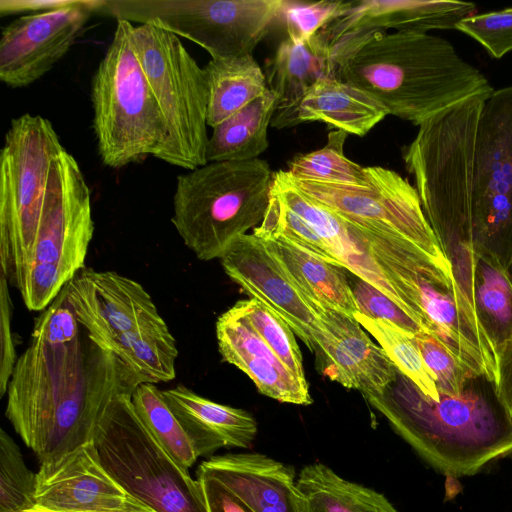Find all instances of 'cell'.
<instances>
[{
  "label": "cell",
  "instance_id": "1",
  "mask_svg": "<svg viewBox=\"0 0 512 512\" xmlns=\"http://www.w3.org/2000/svg\"><path fill=\"white\" fill-rule=\"evenodd\" d=\"M148 380L83 328L72 342L31 339L7 388L5 416L40 462L93 441L113 399Z\"/></svg>",
  "mask_w": 512,
  "mask_h": 512
},
{
  "label": "cell",
  "instance_id": "2",
  "mask_svg": "<svg viewBox=\"0 0 512 512\" xmlns=\"http://www.w3.org/2000/svg\"><path fill=\"white\" fill-rule=\"evenodd\" d=\"M336 77L370 95L388 112L420 126L494 88L445 38L385 30L359 32L334 45Z\"/></svg>",
  "mask_w": 512,
  "mask_h": 512
},
{
  "label": "cell",
  "instance_id": "3",
  "mask_svg": "<svg viewBox=\"0 0 512 512\" xmlns=\"http://www.w3.org/2000/svg\"><path fill=\"white\" fill-rule=\"evenodd\" d=\"M436 472L472 476L512 454V424L485 376L458 395L423 394L402 373L380 395L366 398Z\"/></svg>",
  "mask_w": 512,
  "mask_h": 512
},
{
  "label": "cell",
  "instance_id": "4",
  "mask_svg": "<svg viewBox=\"0 0 512 512\" xmlns=\"http://www.w3.org/2000/svg\"><path fill=\"white\" fill-rule=\"evenodd\" d=\"M489 97H471L441 112L420 125L412 142L402 148L426 219L443 246L474 238V152L479 118Z\"/></svg>",
  "mask_w": 512,
  "mask_h": 512
},
{
  "label": "cell",
  "instance_id": "5",
  "mask_svg": "<svg viewBox=\"0 0 512 512\" xmlns=\"http://www.w3.org/2000/svg\"><path fill=\"white\" fill-rule=\"evenodd\" d=\"M274 172L262 159L219 161L176 179L171 222L199 260L219 259L259 226L268 208Z\"/></svg>",
  "mask_w": 512,
  "mask_h": 512
},
{
  "label": "cell",
  "instance_id": "6",
  "mask_svg": "<svg viewBox=\"0 0 512 512\" xmlns=\"http://www.w3.org/2000/svg\"><path fill=\"white\" fill-rule=\"evenodd\" d=\"M134 25L116 19L112 40L91 81L93 130L104 165L123 168L155 158L165 124L133 44Z\"/></svg>",
  "mask_w": 512,
  "mask_h": 512
},
{
  "label": "cell",
  "instance_id": "7",
  "mask_svg": "<svg viewBox=\"0 0 512 512\" xmlns=\"http://www.w3.org/2000/svg\"><path fill=\"white\" fill-rule=\"evenodd\" d=\"M94 233L91 193L72 154L54 161L36 233L16 289L30 311H43L83 269Z\"/></svg>",
  "mask_w": 512,
  "mask_h": 512
},
{
  "label": "cell",
  "instance_id": "8",
  "mask_svg": "<svg viewBox=\"0 0 512 512\" xmlns=\"http://www.w3.org/2000/svg\"><path fill=\"white\" fill-rule=\"evenodd\" d=\"M132 36L166 129L156 158L186 170L207 164L208 85L204 69L180 37L154 23L134 26Z\"/></svg>",
  "mask_w": 512,
  "mask_h": 512
},
{
  "label": "cell",
  "instance_id": "9",
  "mask_svg": "<svg viewBox=\"0 0 512 512\" xmlns=\"http://www.w3.org/2000/svg\"><path fill=\"white\" fill-rule=\"evenodd\" d=\"M41 115L12 119L0 154V267L16 288L27 263L50 171L64 150Z\"/></svg>",
  "mask_w": 512,
  "mask_h": 512
},
{
  "label": "cell",
  "instance_id": "10",
  "mask_svg": "<svg viewBox=\"0 0 512 512\" xmlns=\"http://www.w3.org/2000/svg\"><path fill=\"white\" fill-rule=\"evenodd\" d=\"M132 396L113 399L93 438L108 473L156 512H208L198 479L180 468L140 420Z\"/></svg>",
  "mask_w": 512,
  "mask_h": 512
},
{
  "label": "cell",
  "instance_id": "11",
  "mask_svg": "<svg viewBox=\"0 0 512 512\" xmlns=\"http://www.w3.org/2000/svg\"><path fill=\"white\" fill-rule=\"evenodd\" d=\"M285 0H104L98 13L154 23L204 50L211 59L253 55L281 21Z\"/></svg>",
  "mask_w": 512,
  "mask_h": 512
},
{
  "label": "cell",
  "instance_id": "12",
  "mask_svg": "<svg viewBox=\"0 0 512 512\" xmlns=\"http://www.w3.org/2000/svg\"><path fill=\"white\" fill-rule=\"evenodd\" d=\"M472 222L477 253L506 270L512 259V86L494 90L479 118Z\"/></svg>",
  "mask_w": 512,
  "mask_h": 512
},
{
  "label": "cell",
  "instance_id": "13",
  "mask_svg": "<svg viewBox=\"0 0 512 512\" xmlns=\"http://www.w3.org/2000/svg\"><path fill=\"white\" fill-rule=\"evenodd\" d=\"M365 171L368 186L302 180L289 175L305 195L343 219L370 232L409 241L449 267L416 188L394 170L367 166Z\"/></svg>",
  "mask_w": 512,
  "mask_h": 512
},
{
  "label": "cell",
  "instance_id": "14",
  "mask_svg": "<svg viewBox=\"0 0 512 512\" xmlns=\"http://www.w3.org/2000/svg\"><path fill=\"white\" fill-rule=\"evenodd\" d=\"M102 0H67L54 9L20 16L2 28L0 81L27 87L47 74L71 49Z\"/></svg>",
  "mask_w": 512,
  "mask_h": 512
},
{
  "label": "cell",
  "instance_id": "15",
  "mask_svg": "<svg viewBox=\"0 0 512 512\" xmlns=\"http://www.w3.org/2000/svg\"><path fill=\"white\" fill-rule=\"evenodd\" d=\"M35 499V506L54 512H156L108 473L94 441L40 462Z\"/></svg>",
  "mask_w": 512,
  "mask_h": 512
},
{
  "label": "cell",
  "instance_id": "16",
  "mask_svg": "<svg viewBox=\"0 0 512 512\" xmlns=\"http://www.w3.org/2000/svg\"><path fill=\"white\" fill-rule=\"evenodd\" d=\"M62 292L80 325L107 350L118 336L161 318L145 288L115 271L84 267Z\"/></svg>",
  "mask_w": 512,
  "mask_h": 512
},
{
  "label": "cell",
  "instance_id": "17",
  "mask_svg": "<svg viewBox=\"0 0 512 512\" xmlns=\"http://www.w3.org/2000/svg\"><path fill=\"white\" fill-rule=\"evenodd\" d=\"M318 319L314 333L320 373L365 398L382 394L399 370L354 317L330 308L312 307Z\"/></svg>",
  "mask_w": 512,
  "mask_h": 512
},
{
  "label": "cell",
  "instance_id": "18",
  "mask_svg": "<svg viewBox=\"0 0 512 512\" xmlns=\"http://www.w3.org/2000/svg\"><path fill=\"white\" fill-rule=\"evenodd\" d=\"M219 260L231 280L280 316L315 352L313 336L318 319L261 238L253 233L240 236Z\"/></svg>",
  "mask_w": 512,
  "mask_h": 512
},
{
  "label": "cell",
  "instance_id": "19",
  "mask_svg": "<svg viewBox=\"0 0 512 512\" xmlns=\"http://www.w3.org/2000/svg\"><path fill=\"white\" fill-rule=\"evenodd\" d=\"M216 337L223 360L243 371L261 394L282 403H312L307 381L298 378L281 362L233 306L218 318Z\"/></svg>",
  "mask_w": 512,
  "mask_h": 512
},
{
  "label": "cell",
  "instance_id": "20",
  "mask_svg": "<svg viewBox=\"0 0 512 512\" xmlns=\"http://www.w3.org/2000/svg\"><path fill=\"white\" fill-rule=\"evenodd\" d=\"M474 11V3L458 0H353L345 14L321 31L333 45L346 36L372 30L427 33L456 29Z\"/></svg>",
  "mask_w": 512,
  "mask_h": 512
},
{
  "label": "cell",
  "instance_id": "21",
  "mask_svg": "<svg viewBox=\"0 0 512 512\" xmlns=\"http://www.w3.org/2000/svg\"><path fill=\"white\" fill-rule=\"evenodd\" d=\"M271 190L320 234L334 252L341 267L376 287L411 315L383 270L370 255L358 226L305 195L293 183L287 170L274 172Z\"/></svg>",
  "mask_w": 512,
  "mask_h": 512
},
{
  "label": "cell",
  "instance_id": "22",
  "mask_svg": "<svg viewBox=\"0 0 512 512\" xmlns=\"http://www.w3.org/2000/svg\"><path fill=\"white\" fill-rule=\"evenodd\" d=\"M198 470L218 479L254 512H300L294 469L264 454L215 455Z\"/></svg>",
  "mask_w": 512,
  "mask_h": 512
},
{
  "label": "cell",
  "instance_id": "23",
  "mask_svg": "<svg viewBox=\"0 0 512 512\" xmlns=\"http://www.w3.org/2000/svg\"><path fill=\"white\" fill-rule=\"evenodd\" d=\"M265 76L268 89L277 96L271 126L294 127L298 106L307 91L323 78L336 77L334 45L321 30L302 44L286 38L267 61Z\"/></svg>",
  "mask_w": 512,
  "mask_h": 512
},
{
  "label": "cell",
  "instance_id": "24",
  "mask_svg": "<svg viewBox=\"0 0 512 512\" xmlns=\"http://www.w3.org/2000/svg\"><path fill=\"white\" fill-rule=\"evenodd\" d=\"M162 394L198 457L223 447L249 448L253 443L257 422L247 411L211 401L181 384Z\"/></svg>",
  "mask_w": 512,
  "mask_h": 512
},
{
  "label": "cell",
  "instance_id": "25",
  "mask_svg": "<svg viewBox=\"0 0 512 512\" xmlns=\"http://www.w3.org/2000/svg\"><path fill=\"white\" fill-rule=\"evenodd\" d=\"M259 238L310 308H330L350 317L358 313L346 269L310 254L283 237Z\"/></svg>",
  "mask_w": 512,
  "mask_h": 512
},
{
  "label": "cell",
  "instance_id": "26",
  "mask_svg": "<svg viewBox=\"0 0 512 512\" xmlns=\"http://www.w3.org/2000/svg\"><path fill=\"white\" fill-rule=\"evenodd\" d=\"M387 115L385 107L364 91L337 77H328L307 91L298 106L294 126L322 122L363 137Z\"/></svg>",
  "mask_w": 512,
  "mask_h": 512
},
{
  "label": "cell",
  "instance_id": "27",
  "mask_svg": "<svg viewBox=\"0 0 512 512\" xmlns=\"http://www.w3.org/2000/svg\"><path fill=\"white\" fill-rule=\"evenodd\" d=\"M296 489L300 512H398L383 494L342 478L322 463L304 466Z\"/></svg>",
  "mask_w": 512,
  "mask_h": 512
},
{
  "label": "cell",
  "instance_id": "28",
  "mask_svg": "<svg viewBox=\"0 0 512 512\" xmlns=\"http://www.w3.org/2000/svg\"><path fill=\"white\" fill-rule=\"evenodd\" d=\"M277 107V96L267 90L214 128L209 136L206 160L257 159L269 146L268 127Z\"/></svg>",
  "mask_w": 512,
  "mask_h": 512
},
{
  "label": "cell",
  "instance_id": "29",
  "mask_svg": "<svg viewBox=\"0 0 512 512\" xmlns=\"http://www.w3.org/2000/svg\"><path fill=\"white\" fill-rule=\"evenodd\" d=\"M208 85V126L214 128L262 96L268 85L253 55L211 59L204 67Z\"/></svg>",
  "mask_w": 512,
  "mask_h": 512
},
{
  "label": "cell",
  "instance_id": "30",
  "mask_svg": "<svg viewBox=\"0 0 512 512\" xmlns=\"http://www.w3.org/2000/svg\"><path fill=\"white\" fill-rule=\"evenodd\" d=\"M108 350L143 375L149 383L175 378L176 340L161 317L115 338Z\"/></svg>",
  "mask_w": 512,
  "mask_h": 512
},
{
  "label": "cell",
  "instance_id": "31",
  "mask_svg": "<svg viewBox=\"0 0 512 512\" xmlns=\"http://www.w3.org/2000/svg\"><path fill=\"white\" fill-rule=\"evenodd\" d=\"M477 319L493 350L512 336V283L491 256L477 255L474 273Z\"/></svg>",
  "mask_w": 512,
  "mask_h": 512
},
{
  "label": "cell",
  "instance_id": "32",
  "mask_svg": "<svg viewBox=\"0 0 512 512\" xmlns=\"http://www.w3.org/2000/svg\"><path fill=\"white\" fill-rule=\"evenodd\" d=\"M132 403L140 420L158 444L185 471L198 456L190 438L167 405L156 384L142 383L134 391Z\"/></svg>",
  "mask_w": 512,
  "mask_h": 512
},
{
  "label": "cell",
  "instance_id": "33",
  "mask_svg": "<svg viewBox=\"0 0 512 512\" xmlns=\"http://www.w3.org/2000/svg\"><path fill=\"white\" fill-rule=\"evenodd\" d=\"M347 135L344 131L331 130L325 146L297 154L287 163V171L296 179L368 186L365 167L344 155Z\"/></svg>",
  "mask_w": 512,
  "mask_h": 512
},
{
  "label": "cell",
  "instance_id": "34",
  "mask_svg": "<svg viewBox=\"0 0 512 512\" xmlns=\"http://www.w3.org/2000/svg\"><path fill=\"white\" fill-rule=\"evenodd\" d=\"M354 318L377 340L400 373L426 396L433 399L439 397L435 381L425 366L413 336L389 323L370 319L359 312Z\"/></svg>",
  "mask_w": 512,
  "mask_h": 512
},
{
  "label": "cell",
  "instance_id": "35",
  "mask_svg": "<svg viewBox=\"0 0 512 512\" xmlns=\"http://www.w3.org/2000/svg\"><path fill=\"white\" fill-rule=\"evenodd\" d=\"M253 234L258 237H283L310 254L341 267L334 252L320 234L284 204L272 190L265 216L261 224L253 230Z\"/></svg>",
  "mask_w": 512,
  "mask_h": 512
},
{
  "label": "cell",
  "instance_id": "36",
  "mask_svg": "<svg viewBox=\"0 0 512 512\" xmlns=\"http://www.w3.org/2000/svg\"><path fill=\"white\" fill-rule=\"evenodd\" d=\"M36 473L13 438L0 431V512H26L36 505Z\"/></svg>",
  "mask_w": 512,
  "mask_h": 512
},
{
  "label": "cell",
  "instance_id": "37",
  "mask_svg": "<svg viewBox=\"0 0 512 512\" xmlns=\"http://www.w3.org/2000/svg\"><path fill=\"white\" fill-rule=\"evenodd\" d=\"M233 307L249 321L281 362L298 378L306 380L302 354L291 327L256 299L240 300Z\"/></svg>",
  "mask_w": 512,
  "mask_h": 512
},
{
  "label": "cell",
  "instance_id": "38",
  "mask_svg": "<svg viewBox=\"0 0 512 512\" xmlns=\"http://www.w3.org/2000/svg\"><path fill=\"white\" fill-rule=\"evenodd\" d=\"M425 366L433 377L438 393L458 395L478 377L461 360L431 334L423 331L414 336Z\"/></svg>",
  "mask_w": 512,
  "mask_h": 512
},
{
  "label": "cell",
  "instance_id": "39",
  "mask_svg": "<svg viewBox=\"0 0 512 512\" xmlns=\"http://www.w3.org/2000/svg\"><path fill=\"white\" fill-rule=\"evenodd\" d=\"M350 1L321 0L315 2L285 0L281 21L294 44H302L329 22L345 14Z\"/></svg>",
  "mask_w": 512,
  "mask_h": 512
},
{
  "label": "cell",
  "instance_id": "40",
  "mask_svg": "<svg viewBox=\"0 0 512 512\" xmlns=\"http://www.w3.org/2000/svg\"><path fill=\"white\" fill-rule=\"evenodd\" d=\"M347 277L359 313L370 319L389 323L413 337L424 331L422 326L389 296L348 270Z\"/></svg>",
  "mask_w": 512,
  "mask_h": 512
},
{
  "label": "cell",
  "instance_id": "41",
  "mask_svg": "<svg viewBox=\"0 0 512 512\" xmlns=\"http://www.w3.org/2000/svg\"><path fill=\"white\" fill-rule=\"evenodd\" d=\"M456 30L480 43L496 59L512 51V7L471 15Z\"/></svg>",
  "mask_w": 512,
  "mask_h": 512
},
{
  "label": "cell",
  "instance_id": "42",
  "mask_svg": "<svg viewBox=\"0 0 512 512\" xmlns=\"http://www.w3.org/2000/svg\"><path fill=\"white\" fill-rule=\"evenodd\" d=\"M82 329L61 291L36 319L31 339L52 345L66 344L75 340Z\"/></svg>",
  "mask_w": 512,
  "mask_h": 512
},
{
  "label": "cell",
  "instance_id": "43",
  "mask_svg": "<svg viewBox=\"0 0 512 512\" xmlns=\"http://www.w3.org/2000/svg\"><path fill=\"white\" fill-rule=\"evenodd\" d=\"M12 302L9 283L0 274V397L7 393L18 356L11 329Z\"/></svg>",
  "mask_w": 512,
  "mask_h": 512
},
{
  "label": "cell",
  "instance_id": "44",
  "mask_svg": "<svg viewBox=\"0 0 512 512\" xmlns=\"http://www.w3.org/2000/svg\"><path fill=\"white\" fill-rule=\"evenodd\" d=\"M208 512H254L215 477L197 470Z\"/></svg>",
  "mask_w": 512,
  "mask_h": 512
},
{
  "label": "cell",
  "instance_id": "45",
  "mask_svg": "<svg viewBox=\"0 0 512 512\" xmlns=\"http://www.w3.org/2000/svg\"><path fill=\"white\" fill-rule=\"evenodd\" d=\"M494 390L512 424V336L494 350Z\"/></svg>",
  "mask_w": 512,
  "mask_h": 512
},
{
  "label": "cell",
  "instance_id": "46",
  "mask_svg": "<svg viewBox=\"0 0 512 512\" xmlns=\"http://www.w3.org/2000/svg\"><path fill=\"white\" fill-rule=\"evenodd\" d=\"M66 2H67V0H64V1H51V0L50 1H45V0H41V1H37V0L5 1V0H2L0 2V13H1V15H5V14H15V13H20V12H25V11L41 12V11H46V10L57 8L59 6H62Z\"/></svg>",
  "mask_w": 512,
  "mask_h": 512
},
{
  "label": "cell",
  "instance_id": "47",
  "mask_svg": "<svg viewBox=\"0 0 512 512\" xmlns=\"http://www.w3.org/2000/svg\"><path fill=\"white\" fill-rule=\"evenodd\" d=\"M26 512H54V511H49V510L42 509L38 506H34L32 509H30Z\"/></svg>",
  "mask_w": 512,
  "mask_h": 512
},
{
  "label": "cell",
  "instance_id": "48",
  "mask_svg": "<svg viewBox=\"0 0 512 512\" xmlns=\"http://www.w3.org/2000/svg\"><path fill=\"white\" fill-rule=\"evenodd\" d=\"M506 273L512 283V259H511V262H510L508 268L506 269Z\"/></svg>",
  "mask_w": 512,
  "mask_h": 512
}]
</instances>
